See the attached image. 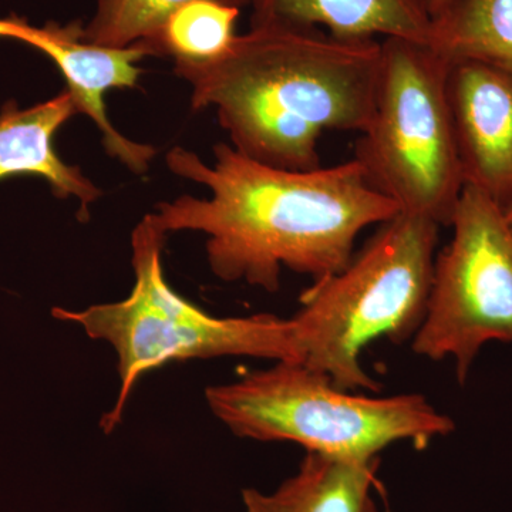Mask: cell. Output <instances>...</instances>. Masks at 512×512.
<instances>
[{
    "label": "cell",
    "mask_w": 512,
    "mask_h": 512,
    "mask_svg": "<svg viewBox=\"0 0 512 512\" xmlns=\"http://www.w3.org/2000/svg\"><path fill=\"white\" fill-rule=\"evenodd\" d=\"M380 43L375 106L355 160L400 212L450 227L466 185L447 92L451 63L426 43Z\"/></svg>",
    "instance_id": "cell-6"
},
{
    "label": "cell",
    "mask_w": 512,
    "mask_h": 512,
    "mask_svg": "<svg viewBox=\"0 0 512 512\" xmlns=\"http://www.w3.org/2000/svg\"><path fill=\"white\" fill-rule=\"evenodd\" d=\"M0 37L20 40L36 47L55 62L76 101L77 111L87 114L101 134L110 157L121 161L136 174L147 173L156 157L154 147L136 143L117 131L107 117L104 96L113 89H133L141 70L137 63L151 56L144 46L110 49L87 42L80 22L66 26L47 23L43 28L25 19H0Z\"/></svg>",
    "instance_id": "cell-8"
},
{
    "label": "cell",
    "mask_w": 512,
    "mask_h": 512,
    "mask_svg": "<svg viewBox=\"0 0 512 512\" xmlns=\"http://www.w3.org/2000/svg\"><path fill=\"white\" fill-rule=\"evenodd\" d=\"M211 412L235 436L292 441L311 453L372 460L397 441L424 447L456 429L417 393L369 397L340 389L302 363L275 362L205 390Z\"/></svg>",
    "instance_id": "cell-5"
},
{
    "label": "cell",
    "mask_w": 512,
    "mask_h": 512,
    "mask_svg": "<svg viewBox=\"0 0 512 512\" xmlns=\"http://www.w3.org/2000/svg\"><path fill=\"white\" fill-rule=\"evenodd\" d=\"M450 228L451 241L434 259L426 315L412 346L436 362L453 359L464 384L487 343L512 345V229L504 208L467 184Z\"/></svg>",
    "instance_id": "cell-7"
},
{
    "label": "cell",
    "mask_w": 512,
    "mask_h": 512,
    "mask_svg": "<svg viewBox=\"0 0 512 512\" xmlns=\"http://www.w3.org/2000/svg\"><path fill=\"white\" fill-rule=\"evenodd\" d=\"M440 225L399 212L379 225L342 271L313 281L292 316L301 363L349 392H379L363 350L382 338L403 343L429 302Z\"/></svg>",
    "instance_id": "cell-3"
},
{
    "label": "cell",
    "mask_w": 512,
    "mask_h": 512,
    "mask_svg": "<svg viewBox=\"0 0 512 512\" xmlns=\"http://www.w3.org/2000/svg\"><path fill=\"white\" fill-rule=\"evenodd\" d=\"M503 208L505 220H507L508 225H510V228L512 229V198L508 201L507 205H504Z\"/></svg>",
    "instance_id": "cell-17"
},
{
    "label": "cell",
    "mask_w": 512,
    "mask_h": 512,
    "mask_svg": "<svg viewBox=\"0 0 512 512\" xmlns=\"http://www.w3.org/2000/svg\"><path fill=\"white\" fill-rule=\"evenodd\" d=\"M212 151L214 164L183 147L165 157L171 173L204 185L210 197L181 195L160 202L147 217L165 235H207L208 265L221 281H244L272 293L284 266L319 281L349 264L367 227L400 212L369 184L355 158L285 170L252 160L231 144Z\"/></svg>",
    "instance_id": "cell-1"
},
{
    "label": "cell",
    "mask_w": 512,
    "mask_h": 512,
    "mask_svg": "<svg viewBox=\"0 0 512 512\" xmlns=\"http://www.w3.org/2000/svg\"><path fill=\"white\" fill-rule=\"evenodd\" d=\"M382 43L315 28L251 26L211 62L175 60L195 110L214 107L231 146L285 170L320 165L326 131L362 133L372 116Z\"/></svg>",
    "instance_id": "cell-2"
},
{
    "label": "cell",
    "mask_w": 512,
    "mask_h": 512,
    "mask_svg": "<svg viewBox=\"0 0 512 512\" xmlns=\"http://www.w3.org/2000/svg\"><path fill=\"white\" fill-rule=\"evenodd\" d=\"M77 111L72 93L64 90L55 99L20 110L9 101L0 111V180L18 174L40 175L57 197L76 198L79 218L90 217V205L101 192L79 167L64 163L55 150L59 128Z\"/></svg>",
    "instance_id": "cell-11"
},
{
    "label": "cell",
    "mask_w": 512,
    "mask_h": 512,
    "mask_svg": "<svg viewBox=\"0 0 512 512\" xmlns=\"http://www.w3.org/2000/svg\"><path fill=\"white\" fill-rule=\"evenodd\" d=\"M379 458L352 460L308 451L274 494L242 491L247 512H377L372 497Z\"/></svg>",
    "instance_id": "cell-12"
},
{
    "label": "cell",
    "mask_w": 512,
    "mask_h": 512,
    "mask_svg": "<svg viewBox=\"0 0 512 512\" xmlns=\"http://www.w3.org/2000/svg\"><path fill=\"white\" fill-rule=\"evenodd\" d=\"M251 26L315 28L336 39H404L429 43L426 0H249Z\"/></svg>",
    "instance_id": "cell-10"
},
{
    "label": "cell",
    "mask_w": 512,
    "mask_h": 512,
    "mask_svg": "<svg viewBox=\"0 0 512 512\" xmlns=\"http://www.w3.org/2000/svg\"><path fill=\"white\" fill-rule=\"evenodd\" d=\"M454 0H426L427 6H429V10L431 16L436 18L439 16L441 12H444L448 8V6L453 3Z\"/></svg>",
    "instance_id": "cell-16"
},
{
    "label": "cell",
    "mask_w": 512,
    "mask_h": 512,
    "mask_svg": "<svg viewBox=\"0 0 512 512\" xmlns=\"http://www.w3.org/2000/svg\"><path fill=\"white\" fill-rule=\"evenodd\" d=\"M427 45L450 63L478 62L512 73V0H454L433 18Z\"/></svg>",
    "instance_id": "cell-13"
},
{
    "label": "cell",
    "mask_w": 512,
    "mask_h": 512,
    "mask_svg": "<svg viewBox=\"0 0 512 512\" xmlns=\"http://www.w3.org/2000/svg\"><path fill=\"white\" fill-rule=\"evenodd\" d=\"M165 238L147 215L138 222L131 235L134 285L123 301L52 311L56 319L82 326L87 336L116 350L120 390L101 419L104 433L123 420L141 376L167 363L222 356L301 363L291 318L271 313L217 318L178 295L164 275Z\"/></svg>",
    "instance_id": "cell-4"
},
{
    "label": "cell",
    "mask_w": 512,
    "mask_h": 512,
    "mask_svg": "<svg viewBox=\"0 0 512 512\" xmlns=\"http://www.w3.org/2000/svg\"><path fill=\"white\" fill-rule=\"evenodd\" d=\"M241 8L217 0H192L165 22L154 55L173 56L174 60L204 63L227 52L237 33L235 25Z\"/></svg>",
    "instance_id": "cell-14"
},
{
    "label": "cell",
    "mask_w": 512,
    "mask_h": 512,
    "mask_svg": "<svg viewBox=\"0 0 512 512\" xmlns=\"http://www.w3.org/2000/svg\"><path fill=\"white\" fill-rule=\"evenodd\" d=\"M192 0H96V10L84 26L87 42L110 49L144 46L154 55V46L165 22ZM244 8L249 0H217Z\"/></svg>",
    "instance_id": "cell-15"
},
{
    "label": "cell",
    "mask_w": 512,
    "mask_h": 512,
    "mask_svg": "<svg viewBox=\"0 0 512 512\" xmlns=\"http://www.w3.org/2000/svg\"><path fill=\"white\" fill-rule=\"evenodd\" d=\"M447 92L464 181L504 207L512 198V73L451 63Z\"/></svg>",
    "instance_id": "cell-9"
}]
</instances>
